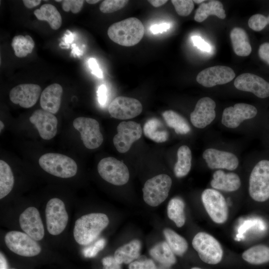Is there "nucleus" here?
Returning a JSON list of instances; mask_svg holds the SVG:
<instances>
[{
    "label": "nucleus",
    "instance_id": "obj_16",
    "mask_svg": "<svg viewBox=\"0 0 269 269\" xmlns=\"http://www.w3.org/2000/svg\"><path fill=\"white\" fill-rule=\"evenodd\" d=\"M234 84L239 90L252 93L259 98L269 97V83L256 75L241 74L235 79Z\"/></svg>",
    "mask_w": 269,
    "mask_h": 269
},
{
    "label": "nucleus",
    "instance_id": "obj_46",
    "mask_svg": "<svg viewBox=\"0 0 269 269\" xmlns=\"http://www.w3.org/2000/svg\"><path fill=\"white\" fill-rule=\"evenodd\" d=\"M89 68L91 69L92 73L99 78L103 77V72L100 69L97 60L93 58H90L88 61Z\"/></svg>",
    "mask_w": 269,
    "mask_h": 269
},
{
    "label": "nucleus",
    "instance_id": "obj_40",
    "mask_svg": "<svg viewBox=\"0 0 269 269\" xmlns=\"http://www.w3.org/2000/svg\"><path fill=\"white\" fill-rule=\"evenodd\" d=\"M106 245L104 239H100L96 241L93 245L84 249L83 253L86 258L95 257L101 251Z\"/></svg>",
    "mask_w": 269,
    "mask_h": 269
},
{
    "label": "nucleus",
    "instance_id": "obj_33",
    "mask_svg": "<svg viewBox=\"0 0 269 269\" xmlns=\"http://www.w3.org/2000/svg\"><path fill=\"white\" fill-rule=\"evenodd\" d=\"M14 176L9 165L4 161L0 160V199L8 195L14 185Z\"/></svg>",
    "mask_w": 269,
    "mask_h": 269
},
{
    "label": "nucleus",
    "instance_id": "obj_38",
    "mask_svg": "<svg viewBox=\"0 0 269 269\" xmlns=\"http://www.w3.org/2000/svg\"><path fill=\"white\" fill-rule=\"evenodd\" d=\"M177 14L180 16H186L189 15L194 8V2L191 0H172Z\"/></svg>",
    "mask_w": 269,
    "mask_h": 269
},
{
    "label": "nucleus",
    "instance_id": "obj_1",
    "mask_svg": "<svg viewBox=\"0 0 269 269\" xmlns=\"http://www.w3.org/2000/svg\"><path fill=\"white\" fill-rule=\"evenodd\" d=\"M109 223L108 216L94 213L82 216L75 223L73 235L76 242L87 245L94 241Z\"/></svg>",
    "mask_w": 269,
    "mask_h": 269
},
{
    "label": "nucleus",
    "instance_id": "obj_51",
    "mask_svg": "<svg viewBox=\"0 0 269 269\" xmlns=\"http://www.w3.org/2000/svg\"><path fill=\"white\" fill-rule=\"evenodd\" d=\"M148 1L154 7H159L166 3L168 0H150Z\"/></svg>",
    "mask_w": 269,
    "mask_h": 269
},
{
    "label": "nucleus",
    "instance_id": "obj_42",
    "mask_svg": "<svg viewBox=\"0 0 269 269\" xmlns=\"http://www.w3.org/2000/svg\"><path fill=\"white\" fill-rule=\"evenodd\" d=\"M129 269H156L152 260L147 259L143 261H136L130 263Z\"/></svg>",
    "mask_w": 269,
    "mask_h": 269
},
{
    "label": "nucleus",
    "instance_id": "obj_57",
    "mask_svg": "<svg viewBox=\"0 0 269 269\" xmlns=\"http://www.w3.org/2000/svg\"><path fill=\"white\" fill-rule=\"evenodd\" d=\"M268 23H269V16L268 17Z\"/></svg>",
    "mask_w": 269,
    "mask_h": 269
},
{
    "label": "nucleus",
    "instance_id": "obj_3",
    "mask_svg": "<svg viewBox=\"0 0 269 269\" xmlns=\"http://www.w3.org/2000/svg\"><path fill=\"white\" fill-rule=\"evenodd\" d=\"M249 193L255 201L269 199V157H262L254 165L249 177Z\"/></svg>",
    "mask_w": 269,
    "mask_h": 269
},
{
    "label": "nucleus",
    "instance_id": "obj_32",
    "mask_svg": "<svg viewBox=\"0 0 269 269\" xmlns=\"http://www.w3.org/2000/svg\"><path fill=\"white\" fill-rule=\"evenodd\" d=\"M162 116L167 125L173 129L176 134H185L190 131L187 121L177 113L167 110L163 113Z\"/></svg>",
    "mask_w": 269,
    "mask_h": 269
},
{
    "label": "nucleus",
    "instance_id": "obj_15",
    "mask_svg": "<svg viewBox=\"0 0 269 269\" xmlns=\"http://www.w3.org/2000/svg\"><path fill=\"white\" fill-rule=\"evenodd\" d=\"M235 77L234 70L226 66H214L200 72L197 77V82L205 87H212L223 85L231 81Z\"/></svg>",
    "mask_w": 269,
    "mask_h": 269
},
{
    "label": "nucleus",
    "instance_id": "obj_7",
    "mask_svg": "<svg viewBox=\"0 0 269 269\" xmlns=\"http://www.w3.org/2000/svg\"><path fill=\"white\" fill-rule=\"evenodd\" d=\"M97 169L103 179L115 185L125 184L130 178L127 166L122 161L113 157L102 159L98 164Z\"/></svg>",
    "mask_w": 269,
    "mask_h": 269
},
{
    "label": "nucleus",
    "instance_id": "obj_26",
    "mask_svg": "<svg viewBox=\"0 0 269 269\" xmlns=\"http://www.w3.org/2000/svg\"><path fill=\"white\" fill-rule=\"evenodd\" d=\"M214 15L221 19L226 17L223 4L218 0H210L202 3L196 9L194 20L198 22L204 21L209 15Z\"/></svg>",
    "mask_w": 269,
    "mask_h": 269
},
{
    "label": "nucleus",
    "instance_id": "obj_27",
    "mask_svg": "<svg viewBox=\"0 0 269 269\" xmlns=\"http://www.w3.org/2000/svg\"><path fill=\"white\" fill-rule=\"evenodd\" d=\"M34 14L37 19L47 21L51 28L57 30L62 24V17L56 7L50 3H45L39 9L34 11Z\"/></svg>",
    "mask_w": 269,
    "mask_h": 269
},
{
    "label": "nucleus",
    "instance_id": "obj_5",
    "mask_svg": "<svg viewBox=\"0 0 269 269\" xmlns=\"http://www.w3.org/2000/svg\"><path fill=\"white\" fill-rule=\"evenodd\" d=\"M192 244L201 260L205 263L216 265L221 261L223 255L222 246L212 235L199 232L193 238Z\"/></svg>",
    "mask_w": 269,
    "mask_h": 269
},
{
    "label": "nucleus",
    "instance_id": "obj_13",
    "mask_svg": "<svg viewBox=\"0 0 269 269\" xmlns=\"http://www.w3.org/2000/svg\"><path fill=\"white\" fill-rule=\"evenodd\" d=\"M258 114V110L254 106L243 103H237L224 110L221 122L228 128L236 129L245 120L256 117Z\"/></svg>",
    "mask_w": 269,
    "mask_h": 269
},
{
    "label": "nucleus",
    "instance_id": "obj_49",
    "mask_svg": "<svg viewBox=\"0 0 269 269\" xmlns=\"http://www.w3.org/2000/svg\"><path fill=\"white\" fill-rule=\"evenodd\" d=\"M22 2L25 6L28 8H31L35 7L41 2V0H23Z\"/></svg>",
    "mask_w": 269,
    "mask_h": 269
},
{
    "label": "nucleus",
    "instance_id": "obj_25",
    "mask_svg": "<svg viewBox=\"0 0 269 269\" xmlns=\"http://www.w3.org/2000/svg\"><path fill=\"white\" fill-rule=\"evenodd\" d=\"M141 243L138 240H134L119 248L115 252L114 258L120 265L130 264L140 255Z\"/></svg>",
    "mask_w": 269,
    "mask_h": 269
},
{
    "label": "nucleus",
    "instance_id": "obj_18",
    "mask_svg": "<svg viewBox=\"0 0 269 269\" xmlns=\"http://www.w3.org/2000/svg\"><path fill=\"white\" fill-rule=\"evenodd\" d=\"M19 222L22 230L31 238L37 241L42 240L44 229L38 210L29 207L20 215Z\"/></svg>",
    "mask_w": 269,
    "mask_h": 269
},
{
    "label": "nucleus",
    "instance_id": "obj_24",
    "mask_svg": "<svg viewBox=\"0 0 269 269\" xmlns=\"http://www.w3.org/2000/svg\"><path fill=\"white\" fill-rule=\"evenodd\" d=\"M230 38L236 54L244 57L251 54V45L244 29L240 27L234 28L230 32Z\"/></svg>",
    "mask_w": 269,
    "mask_h": 269
},
{
    "label": "nucleus",
    "instance_id": "obj_53",
    "mask_svg": "<svg viewBox=\"0 0 269 269\" xmlns=\"http://www.w3.org/2000/svg\"><path fill=\"white\" fill-rule=\"evenodd\" d=\"M4 127V124L2 121H0V131L1 132V130L3 129Z\"/></svg>",
    "mask_w": 269,
    "mask_h": 269
},
{
    "label": "nucleus",
    "instance_id": "obj_11",
    "mask_svg": "<svg viewBox=\"0 0 269 269\" xmlns=\"http://www.w3.org/2000/svg\"><path fill=\"white\" fill-rule=\"evenodd\" d=\"M73 126L80 133L85 146L88 149L99 147L103 141L99 124L95 119L80 117L76 118Z\"/></svg>",
    "mask_w": 269,
    "mask_h": 269
},
{
    "label": "nucleus",
    "instance_id": "obj_35",
    "mask_svg": "<svg viewBox=\"0 0 269 269\" xmlns=\"http://www.w3.org/2000/svg\"><path fill=\"white\" fill-rule=\"evenodd\" d=\"M184 207L183 201L179 197L171 199L167 206L168 217L178 227L183 226L185 222Z\"/></svg>",
    "mask_w": 269,
    "mask_h": 269
},
{
    "label": "nucleus",
    "instance_id": "obj_54",
    "mask_svg": "<svg viewBox=\"0 0 269 269\" xmlns=\"http://www.w3.org/2000/svg\"><path fill=\"white\" fill-rule=\"evenodd\" d=\"M203 1H204V0H193V2H195L196 3H200L201 2L203 3Z\"/></svg>",
    "mask_w": 269,
    "mask_h": 269
},
{
    "label": "nucleus",
    "instance_id": "obj_41",
    "mask_svg": "<svg viewBox=\"0 0 269 269\" xmlns=\"http://www.w3.org/2000/svg\"><path fill=\"white\" fill-rule=\"evenodd\" d=\"M84 2L83 0H64L62 2V7L65 11H71L76 14L81 11Z\"/></svg>",
    "mask_w": 269,
    "mask_h": 269
},
{
    "label": "nucleus",
    "instance_id": "obj_44",
    "mask_svg": "<svg viewBox=\"0 0 269 269\" xmlns=\"http://www.w3.org/2000/svg\"><path fill=\"white\" fill-rule=\"evenodd\" d=\"M191 39L194 45L197 46L199 49L206 52L211 51V46L205 42L201 37L197 35L191 37Z\"/></svg>",
    "mask_w": 269,
    "mask_h": 269
},
{
    "label": "nucleus",
    "instance_id": "obj_55",
    "mask_svg": "<svg viewBox=\"0 0 269 269\" xmlns=\"http://www.w3.org/2000/svg\"><path fill=\"white\" fill-rule=\"evenodd\" d=\"M191 269H201L199 268H197V267H194V268H192Z\"/></svg>",
    "mask_w": 269,
    "mask_h": 269
},
{
    "label": "nucleus",
    "instance_id": "obj_39",
    "mask_svg": "<svg viewBox=\"0 0 269 269\" xmlns=\"http://www.w3.org/2000/svg\"><path fill=\"white\" fill-rule=\"evenodd\" d=\"M268 24V17L261 14H254L248 20L249 27L256 31H261Z\"/></svg>",
    "mask_w": 269,
    "mask_h": 269
},
{
    "label": "nucleus",
    "instance_id": "obj_50",
    "mask_svg": "<svg viewBox=\"0 0 269 269\" xmlns=\"http://www.w3.org/2000/svg\"><path fill=\"white\" fill-rule=\"evenodd\" d=\"M0 269H7V263L4 255L0 253Z\"/></svg>",
    "mask_w": 269,
    "mask_h": 269
},
{
    "label": "nucleus",
    "instance_id": "obj_52",
    "mask_svg": "<svg viewBox=\"0 0 269 269\" xmlns=\"http://www.w3.org/2000/svg\"><path fill=\"white\" fill-rule=\"evenodd\" d=\"M86 1L89 3V4H95V3H97L98 2H99V1H100V0H86Z\"/></svg>",
    "mask_w": 269,
    "mask_h": 269
},
{
    "label": "nucleus",
    "instance_id": "obj_9",
    "mask_svg": "<svg viewBox=\"0 0 269 269\" xmlns=\"http://www.w3.org/2000/svg\"><path fill=\"white\" fill-rule=\"evenodd\" d=\"M4 241L11 251L21 256H35L41 251V247L36 241L21 232H8L4 236Z\"/></svg>",
    "mask_w": 269,
    "mask_h": 269
},
{
    "label": "nucleus",
    "instance_id": "obj_28",
    "mask_svg": "<svg viewBox=\"0 0 269 269\" xmlns=\"http://www.w3.org/2000/svg\"><path fill=\"white\" fill-rule=\"evenodd\" d=\"M143 133L145 136L156 142H163L168 138V133L163 125L158 119L148 120L144 125Z\"/></svg>",
    "mask_w": 269,
    "mask_h": 269
},
{
    "label": "nucleus",
    "instance_id": "obj_30",
    "mask_svg": "<svg viewBox=\"0 0 269 269\" xmlns=\"http://www.w3.org/2000/svg\"><path fill=\"white\" fill-rule=\"evenodd\" d=\"M177 161L174 167V172L177 177H183L188 174L191 167L192 154L189 147L182 145L177 152Z\"/></svg>",
    "mask_w": 269,
    "mask_h": 269
},
{
    "label": "nucleus",
    "instance_id": "obj_6",
    "mask_svg": "<svg viewBox=\"0 0 269 269\" xmlns=\"http://www.w3.org/2000/svg\"><path fill=\"white\" fill-rule=\"evenodd\" d=\"M172 185L171 178L161 174L147 180L142 188L145 202L152 207L162 203L167 197Z\"/></svg>",
    "mask_w": 269,
    "mask_h": 269
},
{
    "label": "nucleus",
    "instance_id": "obj_20",
    "mask_svg": "<svg viewBox=\"0 0 269 269\" xmlns=\"http://www.w3.org/2000/svg\"><path fill=\"white\" fill-rule=\"evenodd\" d=\"M41 91V87L37 84H19L10 91L9 99L15 104L24 108H29L36 103Z\"/></svg>",
    "mask_w": 269,
    "mask_h": 269
},
{
    "label": "nucleus",
    "instance_id": "obj_48",
    "mask_svg": "<svg viewBox=\"0 0 269 269\" xmlns=\"http://www.w3.org/2000/svg\"><path fill=\"white\" fill-rule=\"evenodd\" d=\"M170 27V25L169 23H162L152 25L150 28V30L153 34H157L166 31Z\"/></svg>",
    "mask_w": 269,
    "mask_h": 269
},
{
    "label": "nucleus",
    "instance_id": "obj_19",
    "mask_svg": "<svg viewBox=\"0 0 269 269\" xmlns=\"http://www.w3.org/2000/svg\"><path fill=\"white\" fill-rule=\"evenodd\" d=\"M215 101L209 97H203L197 102L190 118L192 124L198 129L209 125L216 117Z\"/></svg>",
    "mask_w": 269,
    "mask_h": 269
},
{
    "label": "nucleus",
    "instance_id": "obj_12",
    "mask_svg": "<svg viewBox=\"0 0 269 269\" xmlns=\"http://www.w3.org/2000/svg\"><path fill=\"white\" fill-rule=\"evenodd\" d=\"M118 133L113 138V143L120 153L127 152L132 144L139 139L142 135L139 124L133 121L122 122L117 126Z\"/></svg>",
    "mask_w": 269,
    "mask_h": 269
},
{
    "label": "nucleus",
    "instance_id": "obj_22",
    "mask_svg": "<svg viewBox=\"0 0 269 269\" xmlns=\"http://www.w3.org/2000/svg\"><path fill=\"white\" fill-rule=\"evenodd\" d=\"M62 93V87L59 84L53 83L46 87L40 96L42 109L53 114L57 113L60 107Z\"/></svg>",
    "mask_w": 269,
    "mask_h": 269
},
{
    "label": "nucleus",
    "instance_id": "obj_45",
    "mask_svg": "<svg viewBox=\"0 0 269 269\" xmlns=\"http://www.w3.org/2000/svg\"><path fill=\"white\" fill-rule=\"evenodd\" d=\"M258 54L260 58L269 65V42H265L260 45L258 50Z\"/></svg>",
    "mask_w": 269,
    "mask_h": 269
},
{
    "label": "nucleus",
    "instance_id": "obj_34",
    "mask_svg": "<svg viewBox=\"0 0 269 269\" xmlns=\"http://www.w3.org/2000/svg\"><path fill=\"white\" fill-rule=\"evenodd\" d=\"M163 234L166 243L175 255L182 256L186 252L188 243L183 237L169 228L165 229Z\"/></svg>",
    "mask_w": 269,
    "mask_h": 269
},
{
    "label": "nucleus",
    "instance_id": "obj_31",
    "mask_svg": "<svg viewBox=\"0 0 269 269\" xmlns=\"http://www.w3.org/2000/svg\"><path fill=\"white\" fill-rule=\"evenodd\" d=\"M243 259L249 264L255 265L269 262V247L258 245L246 250L242 254Z\"/></svg>",
    "mask_w": 269,
    "mask_h": 269
},
{
    "label": "nucleus",
    "instance_id": "obj_17",
    "mask_svg": "<svg viewBox=\"0 0 269 269\" xmlns=\"http://www.w3.org/2000/svg\"><path fill=\"white\" fill-rule=\"evenodd\" d=\"M208 167L210 169L235 170L239 165V159L232 152L209 148L202 154Z\"/></svg>",
    "mask_w": 269,
    "mask_h": 269
},
{
    "label": "nucleus",
    "instance_id": "obj_36",
    "mask_svg": "<svg viewBox=\"0 0 269 269\" xmlns=\"http://www.w3.org/2000/svg\"><path fill=\"white\" fill-rule=\"evenodd\" d=\"M16 56L22 58L31 53L34 47V42L29 35L15 36L11 43Z\"/></svg>",
    "mask_w": 269,
    "mask_h": 269
},
{
    "label": "nucleus",
    "instance_id": "obj_10",
    "mask_svg": "<svg viewBox=\"0 0 269 269\" xmlns=\"http://www.w3.org/2000/svg\"><path fill=\"white\" fill-rule=\"evenodd\" d=\"M47 229L52 235L61 234L66 228L68 215L64 202L59 198L48 201L45 209Z\"/></svg>",
    "mask_w": 269,
    "mask_h": 269
},
{
    "label": "nucleus",
    "instance_id": "obj_47",
    "mask_svg": "<svg viewBox=\"0 0 269 269\" xmlns=\"http://www.w3.org/2000/svg\"><path fill=\"white\" fill-rule=\"evenodd\" d=\"M98 100L101 106H104L107 100V90L105 85H101L97 91Z\"/></svg>",
    "mask_w": 269,
    "mask_h": 269
},
{
    "label": "nucleus",
    "instance_id": "obj_58",
    "mask_svg": "<svg viewBox=\"0 0 269 269\" xmlns=\"http://www.w3.org/2000/svg\"></svg>",
    "mask_w": 269,
    "mask_h": 269
},
{
    "label": "nucleus",
    "instance_id": "obj_29",
    "mask_svg": "<svg viewBox=\"0 0 269 269\" xmlns=\"http://www.w3.org/2000/svg\"><path fill=\"white\" fill-rule=\"evenodd\" d=\"M151 257L165 267H169L175 264V254L166 242L157 244L149 251Z\"/></svg>",
    "mask_w": 269,
    "mask_h": 269
},
{
    "label": "nucleus",
    "instance_id": "obj_4",
    "mask_svg": "<svg viewBox=\"0 0 269 269\" xmlns=\"http://www.w3.org/2000/svg\"><path fill=\"white\" fill-rule=\"evenodd\" d=\"M38 162L44 171L60 178L73 177L77 172L76 162L71 158L60 153H45L39 158Z\"/></svg>",
    "mask_w": 269,
    "mask_h": 269
},
{
    "label": "nucleus",
    "instance_id": "obj_43",
    "mask_svg": "<svg viewBox=\"0 0 269 269\" xmlns=\"http://www.w3.org/2000/svg\"><path fill=\"white\" fill-rule=\"evenodd\" d=\"M102 262L104 266L103 269H122L121 265L112 256L104 258Z\"/></svg>",
    "mask_w": 269,
    "mask_h": 269
},
{
    "label": "nucleus",
    "instance_id": "obj_14",
    "mask_svg": "<svg viewBox=\"0 0 269 269\" xmlns=\"http://www.w3.org/2000/svg\"><path fill=\"white\" fill-rule=\"evenodd\" d=\"M141 103L136 99L124 96L115 98L108 107L111 116L119 120L132 119L142 112Z\"/></svg>",
    "mask_w": 269,
    "mask_h": 269
},
{
    "label": "nucleus",
    "instance_id": "obj_21",
    "mask_svg": "<svg viewBox=\"0 0 269 269\" xmlns=\"http://www.w3.org/2000/svg\"><path fill=\"white\" fill-rule=\"evenodd\" d=\"M29 121L36 128L43 139H51L57 134V119L49 112L43 109L37 110L30 117Z\"/></svg>",
    "mask_w": 269,
    "mask_h": 269
},
{
    "label": "nucleus",
    "instance_id": "obj_8",
    "mask_svg": "<svg viewBox=\"0 0 269 269\" xmlns=\"http://www.w3.org/2000/svg\"><path fill=\"white\" fill-rule=\"evenodd\" d=\"M204 207L210 218L217 224L225 223L228 216V208L223 195L214 189H205L201 195Z\"/></svg>",
    "mask_w": 269,
    "mask_h": 269
},
{
    "label": "nucleus",
    "instance_id": "obj_23",
    "mask_svg": "<svg viewBox=\"0 0 269 269\" xmlns=\"http://www.w3.org/2000/svg\"><path fill=\"white\" fill-rule=\"evenodd\" d=\"M210 184L214 189L233 192L240 187L241 182L237 174L233 172L225 173L223 170H218L213 173Z\"/></svg>",
    "mask_w": 269,
    "mask_h": 269
},
{
    "label": "nucleus",
    "instance_id": "obj_37",
    "mask_svg": "<svg viewBox=\"0 0 269 269\" xmlns=\"http://www.w3.org/2000/svg\"><path fill=\"white\" fill-rule=\"evenodd\" d=\"M129 2L126 0H105L100 5V10L105 13H112L124 7Z\"/></svg>",
    "mask_w": 269,
    "mask_h": 269
},
{
    "label": "nucleus",
    "instance_id": "obj_59",
    "mask_svg": "<svg viewBox=\"0 0 269 269\" xmlns=\"http://www.w3.org/2000/svg\"></svg>",
    "mask_w": 269,
    "mask_h": 269
},
{
    "label": "nucleus",
    "instance_id": "obj_2",
    "mask_svg": "<svg viewBox=\"0 0 269 269\" xmlns=\"http://www.w3.org/2000/svg\"><path fill=\"white\" fill-rule=\"evenodd\" d=\"M144 33L142 22L136 17H129L115 22L109 27L107 34L114 42L124 46L137 44Z\"/></svg>",
    "mask_w": 269,
    "mask_h": 269
},
{
    "label": "nucleus",
    "instance_id": "obj_56",
    "mask_svg": "<svg viewBox=\"0 0 269 269\" xmlns=\"http://www.w3.org/2000/svg\"><path fill=\"white\" fill-rule=\"evenodd\" d=\"M55 1H57V2H62L63 0H56Z\"/></svg>",
    "mask_w": 269,
    "mask_h": 269
}]
</instances>
